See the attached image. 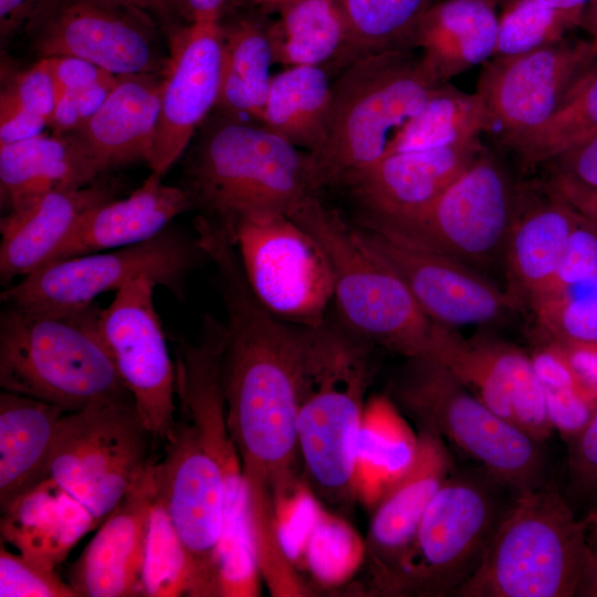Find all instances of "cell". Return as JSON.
I'll return each instance as SVG.
<instances>
[{
	"label": "cell",
	"instance_id": "f5cc1de1",
	"mask_svg": "<svg viewBox=\"0 0 597 597\" xmlns=\"http://www.w3.org/2000/svg\"><path fill=\"white\" fill-rule=\"evenodd\" d=\"M561 345L580 379L597 391V343Z\"/></svg>",
	"mask_w": 597,
	"mask_h": 597
},
{
	"label": "cell",
	"instance_id": "b9f144b4",
	"mask_svg": "<svg viewBox=\"0 0 597 597\" xmlns=\"http://www.w3.org/2000/svg\"><path fill=\"white\" fill-rule=\"evenodd\" d=\"M595 275H597V222L579 214L555 275L545 294L532 310Z\"/></svg>",
	"mask_w": 597,
	"mask_h": 597
},
{
	"label": "cell",
	"instance_id": "4fadbf2b",
	"mask_svg": "<svg viewBox=\"0 0 597 597\" xmlns=\"http://www.w3.org/2000/svg\"><path fill=\"white\" fill-rule=\"evenodd\" d=\"M234 244L250 287L276 317L297 325L324 324L334 298L327 256L290 216L250 211L222 228Z\"/></svg>",
	"mask_w": 597,
	"mask_h": 597
},
{
	"label": "cell",
	"instance_id": "11a10c76",
	"mask_svg": "<svg viewBox=\"0 0 597 597\" xmlns=\"http://www.w3.org/2000/svg\"><path fill=\"white\" fill-rule=\"evenodd\" d=\"M227 0H180L181 13L188 23L220 20Z\"/></svg>",
	"mask_w": 597,
	"mask_h": 597
},
{
	"label": "cell",
	"instance_id": "6125c7cd",
	"mask_svg": "<svg viewBox=\"0 0 597 597\" xmlns=\"http://www.w3.org/2000/svg\"><path fill=\"white\" fill-rule=\"evenodd\" d=\"M240 1H242V0H240Z\"/></svg>",
	"mask_w": 597,
	"mask_h": 597
},
{
	"label": "cell",
	"instance_id": "74e56055",
	"mask_svg": "<svg viewBox=\"0 0 597 597\" xmlns=\"http://www.w3.org/2000/svg\"><path fill=\"white\" fill-rule=\"evenodd\" d=\"M597 134V62L570 87L542 125L510 147L524 169L551 163L557 156Z\"/></svg>",
	"mask_w": 597,
	"mask_h": 597
},
{
	"label": "cell",
	"instance_id": "f907efd6",
	"mask_svg": "<svg viewBox=\"0 0 597 597\" xmlns=\"http://www.w3.org/2000/svg\"><path fill=\"white\" fill-rule=\"evenodd\" d=\"M49 0H0L2 45L25 29Z\"/></svg>",
	"mask_w": 597,
	"mask_h": 597
},
{
	"label": "cell",
	"instance_id": "60d3db41",
	"mask_svg": "<svg viewBox=\"0 0 597 597\" xmlns=\"http://www.w3.org/2000/svg\"><path fill=\"white\" fill-rule=\"evenodd\" d=\"M538 324L561 344L597 343V275L534 310Z\"/></svg>",
	"mask_w": 597,
	"mask_h": 597
},
{
	"label": "cell",
	"instance_id": "4dcf8cb0",
	"mask_svg": "<svg viewBox=\"0 0 597 597\" xmlns=\"http://www.w3.org/2000/svg\"><path fill=\"white\" fill-rule=\"evenodd\" d=\"M220 24L221 80L213 113L261 124L273 77L271 22L248 17Z\"/></svg>",
	"mask_w": 597,
	"mask_h": 597
},
{
	"label": "cell",
	"instance_id": "ab89813d",
	"mask_svg": "<svg viewBox=\"0 0 597 597\" xmlns=\"http://www.w3.org/2000/svg\"><path fill=\"white\" fill-rule=\"evenodd\" d=\"M503 7L494 56L519 55L563 40L580 25L584 9H559L535 0H512Z\"/></svg>",
	"mask_w": 597,
	"mask_h": 597
},
{
	"label": "cell",
	"instance_id": "7dc6e473",
	"mask_svg": "<svg viewBox=\"0 0 597 597\" xmlns=\"http://www.w3.org/2000/svg\"><path fill=\"white\" fill-rule=\"evenodd\" d=\"M40 60L53 77L57 98L63 93L90 88L113 81L118 76L90 61L78 57L53 56Z\"/></svg>",
	"mask_w": 597,
	"mask_h": 597
},
{
	"label": "cell",
	"instance_id": "6da1fadb",
	"mask_svg": "<svg viewBox=\"0 0 597 597\" xmlns=\"http://www.w3.org/2000/svg\"><path fill=\"white\" fill-rule=\"evenodd\" d=\"M198 239L214 264L226 312L220 379L227 426L253 515L265 516L297 489V415L327 321L310 327L276 317L250 287L227 233L206 229Z\"/></svg>",
	"mask_w": 597,
	"mask_h": 597
},
{
	"label": "cell",
	"instance_id": "d6a6232c",
	"mask_svg": "<svg viewBox=\"0 0 597 597\" xmlns=\"http://www.w3.org/2000/svg\"><path fill=\"white\" fill-rule=\"evenodd\" d=\"M332 84L324 66H290L272 77L261 124L311 153L321 143Z\"/></svg>",
	"mask_w": 597,
	"mask_h": 597
},
{
	"label": "cell",
	"instance_id": "9c48e42d",
	"mask_svg": "<svg viewBox=\"0 0 597 597\" xmlns=\"http://www.w3.org/2000/svg\"><path fill=\"white\" fill-rule=\"evenodd\" d=\"M369 343L329 323L297 415L301 460L311 484L334 500L356 495L365 394L373 377Z\"/></svg>",
	"mask_w": 597,
	"mask_h": 597
},
{
	"label": "cell",
	"instance_id": "8d00e7d4",
	"mask_svg": "<svg viewBox=\"0 0 597 597\" xmlns=\"http://www.w3.org/2000/svg\"><path fill=\"white\" fill-rule=\"evenodd\" d=\"M434 0H336L346 29L345 46L331 66L339 73L352 62L390 49H410L419 21Z\"/></svg>",
	"mask_w": 597,
	"mask_h": 597
},
{
	"label": "cell",
	"instance_id": "2e32d148",
	"mask_svg": "<svg viewBox=\"0 0 597 597\" xmlns=\"http://www.w3.org/2000/svg\"><path fill=\"white\" fill-rule=\"evenodd\" d=\"M156 285L148 275L123 285L102 308L100 324L143 421L164 443L176 422V370L154 304Z\"/></svg>",
	"mask_w": 597,
	"mask_h": 597
},
{
	"label": "cell",
	"instance_id": "7bdbcfd3",
	"mask_svg": "<svg viewBox=\"0 0 597 597\" xmlns=\"http://www.w3.org/2000/svg\"><path fill=\"white\" fill-rule=\"evenodd\" d=\"M1 597H80L54 569L43 568L21 554L0 549Z\"/></svg>",
	"mask_w": 597,
	"mask_h": 597
},
{
	"label": "cell",
	"instance_id": "ac0fdd59",
	"mask_svg": "<svg viewBox=\"0 0 597 597\" xmlns=\"http://www.w3.org/2000/svg\"><path fill=\"white\" fill-rule=\"evenodd\" d=\"M360 241L405 282L433 322L454 327L496 322L521 305L472 266L387 230L355 227Z\"/></svg>",
	"mask_w": 597,
	"mask_h": 597
},
{
	"label": "cell",
	"instance_id": "484cf974",
	"mask_svg": "<svg viewBox=\"0 0 597 597\" xmlns=\"http://www.w3.org/2000/svg\"><path fill=\"white\" fill-rule=\"evenodd\" d=\"M61 408L24 395L0 394V509L50 478Z\"/></svg>",
	"mask_w": 597,
	"mask_h": 597
},
{
	"label": "cell",
	"instance_id": "7a4b0ae2",
	"mask_svg": "<svg viewBox=\"0 0 597 597\" xmlns=\"http://www.w3.org/2000/svg\"><path fill=\"white\" fill-rule=\"evenodd\" d=\"M177 413L165 454L155 462L158 490L191 569V597L217 595L224 512L223 454L233 443L218 364L191 357L176 369Z\"/></svg>",
	"mask_w": 597,
	"mask_h": 597
},
{
	"label": "cell",
	"instance_id": "ee69618b",
	"mask_svg": "<svg viewBox=\"0 0 597 597\" xmlns=\"http://www.w3.org/2000/svg\"><path fill=\"white\" fill-rule=\"evenodd\" d=\"M57 101L55 83L43 62L17 74L1 91L0 105L15 107L50 121ZM49 125V124H48Z\"/></svg>",
	"mask_w": 597,
	"mask_h": 597
},
{
	"label": "cell",
	"instance_id": "e0dca14e",
	"mask_svg": "<svg viewBox=\"0 0 597 597\" xmlns=\"http://www.w3.org/2000/svg\"><path fill=\"white\" fill-rule=\"evenodd\" d=\"M597 62V40L566 41L511 56H494L478 82L502 143L507 146L548 119L573 84Z\"/></svg>",
	"mask_w": 597,
	"mask_h": 597
},
{
	"label": "cell",
	"instance_id": "8992f818",
	"mask_svg": "<svg viewBox=\"0 0 597 597\" xmlns=\"http://www.w3.org/2000/svg\"><path fill=\"white\" fill-rule=\"evenodd\" d=\"M587 531L555 486L544 483L520 492L454 596H576L587 559Z\"/></svg>",
	"mask_w": 597,
	"mask_h": 597
},
{
	"label": "cell",
	"instance_id": "e575fe53",
	"mask_svg": "<svg viewBox=\"0 0 597 597\" xmlns=\"http://www.w3.org/2000/svg\"><path fill=\"white\" fill-rule=\"evenodd\" d=\"M492 130L493 123L481 95L461 92L447 82L392 137L384 155L465 143Z\"/></svg>",
	"mask_w": 597,
	"mask_h": 597
},
{
	"label": "cell",
	"instance_id": "91938a15",
	"mask_svg": "<svg viewBox=\"0 0 597 597\" xmlns=\"http://www.w3.org/2000/svg\"><path fill=\"white\" fill-rule=\"evenodd\" d=\"M242 1L252 6H259L265 9H272L281 0H242Z\"/></svg>",
	"mask_w": 597,
	"mask_h": 597
},
{
	"label": "cell",
	"instance_id": "277c9868",
	"mask_svg": "<svg viewBox=\"0 0 597 597\" xmlns=\"http://www.w3.org/2000/svg\"><path fill=\"white\" fill-rule=\"evenodd\" d=\"M101 313L96 303L70 312L4 305L0 314L2 390L65 412L133 397L102 334Z\"/></svg>",
	"mask_w": 597,
	"mask_h": 597
},
{
	"label": "cell",
	"instance_id": "d4e9b609",
	"mask_svg": "<svg viewBox=\"0 0 597 597\" xmlns=\"http://www.w3.org/2000/svg\"><path fill=\"white\" fill-rule=\"evenodd\" d=\"M161 179L150 172L128 197L92 209L48 264L143 242L161 232L175 217L191 210L187 191L181 186L164 185Z\"/></svg>",
	"mask_w": 597,
	"mask_h": 597
},
{
	"label": "cell",
	"instance_id": "30bf717a",
	"mask_svg": "<svg viewBox=\"0 0 597 597\" xmlns=\"http://www.w3.org/2000/svg\"><path fill=\"white\" fill-rule=\"evenodd\" d=\"M155 441L133 397L91 404L62 416L50 478L104 522L153 463Z\"/></svg>",
	"mask_w": 597,
	"mask_h": 597
},
{
	"label": "cell",
	"instance_id": "44dd1931",
	"mask_svg": "<svg viewBox=\"0 0 597 597\" xmlns=\"http://www.w3.org/2000/svg\"><path fill=\"white\" fill-rule=\"evenodd\" d=\"M157 494L155 462L70 566L69 584L80 597H139L151 509Z\"/></svg>",
	"mask_w": 597,
	"mask_h": 597
},
{
	"label": "cell",
	"instance_id": "f1b7e54d",
	"mask_svg": "<svg viewBox=\"0 0 597 597\" xmlns=\"http://www.w3.org/2000/svg\"><path fill=\"white\" fill-rule=\"evenodd\" d=\"M100 166L69 135H39L0 146V197L7 212L49 192L87 186Z\"/></svg>",
	"mask_w": 597,
	"mask_h": 597
},
{
	"label": "cell",
	"instance_id": "52a82bcc",
	"mask_svg": "<svg viewBox=\"0 0 597 597\" xmlns=\"http://www.w3.org/2000/svg\"><path fill=\"white\" fill-rule=\"evenodd\" d=\"M324 250L344 324L369 344L407 358H428L437 323L401 277L358 238L355 227L310 196L291 216Z\"/></svg>",
	"mask_w": 597,
	"mask_h": 597
},
{
	"label": "cell",
	"instance_id": "7402d4cb",
	"mask_svg": "<svg viewBox=\"0 0 597 597\" xmlns=\"http://www.w3.org/2000/svg\"><path fill=\"white\" fill-rule=\"evenodd\" d=\"M118 182L101 176L92 184L39 196L0 220V281L6 287L46 265L86 213L115 199Z\"/></svg>",
	"mask_w": 597,
	"mask_h": 597
},
{
	"label": "cell",
	"instance_id": "3957f363",
	"mask_svg": "<svg viewBox=\"0 0 597 597\" xmlns=\"http://www.w3.org/2000/svg\"><path fill=\"white\" fill-rule=\"evenodd\" d=\"M196 134L181 187L197 218L227 228L250 211L292 216L316 195L307 151L264 125L213 113Z\"/></svg>",
	"mask_w": 597,
	"mask_h": 597
},
{
	"label": "cell",
	"instance_id": "816d5d0a",
	"mask_svg": "<svg viewBox=\"0 0 597 597\" xmlns=\"http://www.w3.org/2000/svg\"><path fill=\"white\" fill-rule=\"evenodd\" d=\"M547 188L579 214L597 222V190L580 186L555 172Z\"/></svg>",
	"mask_w": 597,
	"mask_h": 597
},
{
	"label": "cell",
	"instance_id": "1f68e13d",
	"mask_svg": "<svg viewBox=\"0 0 597 597\" xmlns=\"http://www.w3.org/2000/svg\"><path fill=\"white\" fill-rule=\"evenodd\" d=\"M418 444L394 402L383 396L366 402L359 431L356 495L375 505L408 471Z\"/></svg>",
	"mask_w": 597,
	"mask_h": 597
},
{
	"label": "cell",
	"instance_id": "4316f807",
	"mask_svg": "<svg viewBox=\"0 0 597 597\" xmlns=\"http://www.w3.org/2000/svg\"><path fill=\"white\" fill-rule=\"evenodd\" d=\"M499 34L490 0L433 2L419 21L409 48H420L423 63L441 82L494 56Z\"/></svg>",
	"mask_w": 597,
	"mask_h": 597
},
{
	"label": "cell",
	"instance_id": "bcb514c9",
	"mask_svg": "<svg viewBox=\"0 0 597 597\" xmlns=\"http://www.w3.org/2000/svg\"><path fill=\"white\" fill-rule=\"evenodd\" d=\"M117 77L90 88L61 94L48 127L54 135H64L80 127L101 107Z\"/></svg>",
	"mask_w": 597,
	"mask_h": 597
},
{
	"label": "cell",
	"instance_id": "603a6c76",
	"mask_svg": "<svg viewBox=\"0 0 597 597\" xmlns=\"http://www.w3.org/2000/svg\"><path fill=\"white\" fill-rule=\"evenodd\" d=\"M164 73L118 75L101 107L72 137L105 174L135 161H150Z\"/></svg>",
	"mask_w": 597,
	"mask_h": 597
},
{
	"label": "cell",
	"instance_id": "681fc988",
	"mask_svg": "<svg viewBox=\"0 0 597 597\" xmlns=\"http://www.w3.org/2000/svg\"><path fill=\"white\" fill-rule=\"evenodd\" d=\"M48 124L42 116L0 105V146L39 136Z\"/></svg>",
	"mask_w": 597,
	"mask_h": 597
},
{
	"label": "cell",
	"instance_id": "9f6ffc18",
	"mask_svg": "<svg viewBox=\"0 0 597 597\" xmlns=\"http://www.w3.org/2000/svg\"><path fill=\"white\" fill-rule=\"evenodd\" d=\"M150 14H156L167 27H171V18L176 12L181 15L180 0H126Z\"/></svg>",
	"mask_w": 597,
	"mask_h": 597
},
{
	"label": "cell",
	"instance_id": "d6986e66",
	"mask_svg": "<svg viewBox=\"0 0 597 597\" xmlns=\"http://www.w3.org/2000/svg\"><path fill=\"white\" fill-rule=\"evenodd\" d=\"M168 48L169 64L148 164L151 172L163 178L216 107L222 62L220 20L174 28Z\"/></svg>",
	"mask_w": 597,
	"mask_h": 597
},
{
	"label": "cell",
	"instance_id": "f6af8a7d",
	"mask_svg": "<svg viewBox=\"0 0 597 597\" xmlns=\"http://www.w3.org/2000/svg\"><path fill=\"white\" fill-rule=\"evenodd\" d=\"M568 454L569 489L578 499L597 494V408L575 434Z\"/></svg>",
	"mask_w": 597,
	"mask_h": 597
},
{
	"label": "cell",
	"instance_id": "83f0119b",
	"mask_svg": "<svg viewBox=\"0 0 597 597\" xmlns=\"http://www.w3.org/2000/svg\"><path fill=\"white\" fill-rule=\"evenodd\" d=\"M97 524L86 507L49 478L2 513L1 534L19 554L54 569Z\"/></svg>",
	"mask_w": 597,
	"mask_h": 597
},
{
	"label": "cell",
	"instance_id": "9a60e30c",
	"mask_svg": "<svg viewBox=\"0 0 597 597\" xmlns=\"http://www.w3.org/2000/svg\"><path fill=\"white\" fill-rule=\"evenodd\" d=\"M519 212L506 172L483 150L423 209L389 224H362L387 230L471 266L505 252Z\"/></svg>",
	"mask_w": 597,
	"mask_h": 597
},
{
	"label": "cell",
	"instance_id": "ffe728a7",
	"mask_svg": "<svg viewBox=\"0 0 597 597\" xmlns=\"http://www.w3.org/2000/svg\"><path fill=\"white\" fill-rule=\"evenodd\" d=\"M480 138L438 148L384 155L347 175V189L363 211V222L389 224L431 203L483 151Z\"/></svg>",
	"mask_w": 597,
	"mask_h": 597
},
{
	"label": "cell",
	"instance_id": "7c38bea8",
	"mask_svg": "<svg viewBox=\"0 0 597 597\" xmlns=\"http://www.w3.org/2000/svg\"><path fill=\"white\" fill-rule=\"evenodd\" d=\"M501 514L484 481L452 472L427 507L408 548L378 580L381 590L454 595L476 569Z\"/></svg>",
	"mask_w": 597,
	"mask_h": 597
},
{
	"label": "cell",
	"instance_id": "8fae6325",
	"mask_svg": "<svg viewBox=\"0 0 597 597\" xmlns=\"http://www.w3.org/2000/svg\"><path fill=\"white\" fill-rule=\"evenodd\" d=\"M205 260L209 258L197 235L168 226L133 245L46 264L6 287L0 298L25 310L77 311L95 303L100 294L148 275L181 300L187 277Z\"/></svg>",
	"mask_w": 597,
	"mask_h": 597
},
{
	"label": "cell",
	"instance_id": "5bb4252c",
	"mask_svg": "<svg viewBox=\"0 0 597 597\" xmlns=\"http://www.w3.org/2000/svg\"><path fill=\"white\" fill-rule=\"evenodd\" d=\"M159 31L153 14L126 0H49L24 33L40 59L73 56L126 75L167 71Z\"/></svg>",
	"mask_w": 597,
	"mask_h": 597
},
{
	"label": "cell",
	"instance_id": "db71d44e",
	"mask_svg": "<svg viewBox=\"0 0 597 597\" xmlns=\"http://www.w3.org/2000/svg\"><path fill=\"white\" fill-rule=\"evenodd\" d=\"M588 531L587 559L576 596L597 597V524Z\"/></svg>",
	"mask_w": 597,
	"mask_h": 597
},
{
	"label": "cell",
	"instance_id": "94428289",
	"mask_svg": "<svg viewBox=\"0 0 597 597\" xmlns=\"http://www.w3.org/2000/svg\"><path fill=\"white\" fill-rule=\"evenodd\" d=\"M587 527L589 528L593 525L597 524V501L588 512L587 516L584 519Z\"/></svg>",
	"mask_w": 597,
	"mask_h": 597
},
{
	"label": "cell",
	"instance_id": "680465c9",
	"mask_svg": "<svg viewBox=\"0 0 597 597\" xmlns=\"http://www.w3.org/2000/svg\"><path fill=\"white\" fill-rule=\"evenodd\" d=\"M492 3L502 4L512 1V0H490ZM538 2H542L544 4L559 8V9H583L588 3L593 2L594 0H535Z\"/></svg>",
	"mask_w": 597,
	"mask_h": 597
},
{
	"label": "cell",
	"instance_id": "5b68a950",
	"mask_svg": "<svg viewBox=\"0 0 597 597\" xmlns=\"http://www.w3.org/2000/svg\"><path fill=\"white\" fill-rule=\"evenodd\" d=\"M441 84L412 49L380 51L343 69L332 83L324 136L307 153L312 191L379 159Z\"/></svg>",
	"mask_w": 597,
	"mask_h": 597
},
{
	"label": "cell",
	"instance_id": "6f0895ef",
	"mask_svg": "<svg viewBox=\"0 0 597 597\" xmlns=\"http://www.w3.org/2000/svg\"><path fill=\"white\" fill-rule=\"evenodd\" d=\"M580 27L587 30L591 34V38L597 40V0L584 7Z\"/></svg>",
	"mask_w": 597,
	"mask_h": 597
},
{
	"label": "cell",
	"instance_id": "836d02e7",
	"mask_svg": "<svg viewBox=\"0 0 597 597\" xmlns=\"http://www.w3.org/2000/svg\"><path fill=\"white\" fill-rule=\"evenodd\" d=\"M270 25L274 63L284 66H332L346 42L336 0H281Z\"/></svg>",
	"mask_w": 597,
	"mask_h": 597
},
{
	"label": "cell",
	"instance_id": "f35d334b",
	"mask_svg": "<svg viewBox=\"0 0 597 597\" xmlns=\"http://www.w3.org/2000/svg\"><path fill=\"white\" fill-rule=\"evenodd\" d=\"M191 569L187 552L158 490L151 509L143 593L146 597L190 596Z\"/></svg>",
	"mask_w": 597,
	"mask_h": 597
},
{
	"label": "cell",
	"instance_id": "ba28073f",
	"mask_svg": "<svg viewBox=\"0 0 597 597\" xmlns=\"http://www.w3.org/2000/svg\"><path fill=\"white\" fill-rule=\"evenodd\" d=\"M390 389L420 427L449 440L496 484L516 494L544 484L541 442L495 413L440 364L407 358Z\"/></svg>",
	"mask_w": 597,
	"mask_h": 597
},
{
	"label": "cell",
	"instance_id": "f546056e",
	"mask_svg": "<svg viewBox=\"0 0 597 597\" xmlns=\"http://www.w3.org/2000/svg\"><path fill=\"white\" fill-rule=\"evenodd\" d=\"M548 198L519 212L511 229L505 258L507 291L531 308L547 291L579 213L547 188Z\"/></svg>",
	"mask_w": 597,
	"mask_h": 597
},
{
	"label": "cell",
	"instance_id": "c3c4849f",
	"mask_svg": "<svg viewBox=\"0 0 597 597\" xmlns=\"http://www.w3.org/2000/svg\"><path fill=\"white\" fill-rule=\"evenodd\" d=\"M551 163L556 164L555 174L597 190V134L564 151Z\"/></svg>",
	"mask_w": 597,
	"mask_h": 597
},
{
	"label": "cell",
	"instance_id": "cb8c5ba5",
	"mask_svg": "<svg viewBox=\"0 0 597 597\" xmlns=\"http://www.w3.org/2000/svg\"><path fill=\"white\" fill-rule=\"evenodd\" d=\"M452 472L453 461L443 438L420 427L412 464L377 503L370 524L378 580L408 548L427 507Z\"/></svg>",
	"mask_w": 597,
	"mask_h": 597
},
{
	"label": "cell",
	"instance_id": "d590c367",
	"mask_svg": "<svg viewBox=\"0 0 597 597\" xmlns=\"http://www.w3.org/2000/svg\"><path fill=\"white\" fill-rule=\"evenodd\" d=\"M482 402L514 422L507 386L505 343L485 337L465 338L452 327L436 325L430 355Z\"/></svg>",
	"mask_w": 597,
	"mask_h": 597
}]
</instances>
